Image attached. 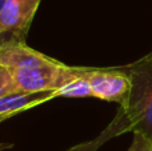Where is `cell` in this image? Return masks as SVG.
<instances>
[{
	"instance_id": "cell-1",
	"label": "cell",
	"mask_w": 152,
	"mask_h": 151,
	"mask_svg": "<svg viewBox=\"0 0 152 151\" xmlns=\"http://www.w3.org/2000/svg\"><path fill=\"white\" fill-rule=\"evenodd\" d=\"M132 92L127 108L129 131L152 142V60L144 59L132 67ZM121 108V107H120Z\"/></svg>"
},
{
	"instance_id": "cell-2",
	"label": "cell",
	"mask_w": 152,
	"mask_h": 151,
	"mask_svg": "<svg viewBox=\"0 0 152 151\" xmlns=\"http://www.w3.org/2000/svg\"><path fill=\"white\" fill-rule=\"evenodd\" d=\"M91 68L69 67L67 64L51 59L37 66L26 67L11 71L18 91L39 92V91H58L67 83L86 75Z\"/></svg>"
},
{
	"instance_id": "cell-3",
	"label": "cell",
	"mask_w": 152,
	"mask_h": 151,
	"mask_svg": "<svg viewBox=\"0 0 152 151\" xmlns=\"http://www.w3.org/2000/svg\"><path fill=\"white\" fill-rule=\"evenodd\" d=\"M94 98L115 102L121 108H127L132 92V80L129 74L118 70L91 68L87 74Z\"/></svg>"
},
{
	"instance_id": "cell-4",
	"label": "cell",
	"mask_w": 152,
	"mask_h": 151,
	"mask_svg": "<svg viewBox=\"0 0 152 151\" xmlns=\"http://www.w3.org/2000/svg\"><path fill=\"white\" fill-rule=\"evenodd\" d=\"M40 3L42 0H7L0 12V35L11 32L23 40Z\"/></svg>"
},
{
	"instance_id": "cell-5",
	"label": "cell",
	"mask_w": 152,
	"mask_h": 151,
	"mask_svg": "<svg viewBox=\"0 0 152 151\" xmlns=\"http://www.w3.org/2000/svg\"><path fill=\"white\" fill-rule=\"evenodd\" d=\"M52 58L28 47L21 39H12L0 44V67L13 71L50 62Z\"/></svg>"
},
{
	"instance_id": "cell-6",
	"label": "cell",
	"mask_w": 152,
	"mask_h": 151,
	"mask_svg": "<svg viewBox=\"0 0 152 151\" xmlns=\"http://www.w3.org/2000/svg\"><path fill=\"white\" fill-rule=\"evenodd\" d=\"M55 98H58L56 91H39V92L16 91L7 94L4 96H0V118L5 120L18 112L32 108Z\"/></svg>"
},
{
	"instance_id": "cell-7",
	"label": "cell",
	"mask_w": 152,
	"mask_h": 151,
	"mask_svg": "<svg viewBox=\"0 0 152 151\" xmlns=\"http://www.w3.org/2000/svg\"><path fill=\"white\" fill-rule=\"evenodd\" d=\"M129 131V122L127 119L126 114H124L123 108H119V112L116 115V118L112 120L110 126L100 134L97 138H95L94 141L84 142V143L76 144V146L71 147L67 151H97L102 144H104L108 139L113 138L116 135H120L123 133H128Z\"/></svg>"
},
{
	"instance_id": "cell-8",
	"label": "cell",
	"mask_w": 152,
	"mask_h": 151,
	"mask_svg": "<svg viewBox=\"0 0 152 151\" xmlns=\"http://www.w3.org/2000/svg\"><path fill=\"white\" fill-rule=\"evenodd\" d=\"M87 74L67 83L61 88H59L56 91V96H63V98H94L91 86H89V82L87 79Z\"/></svg>"
},
{
	"instance_id": "cell-9",
	"label": "cell",
	"mask_w": 152,
	"mask_h": 151,
	"mask_svg": "<svg viewBox=\"0 0 152 151\" xmlns=\"http://www.w3.org/2000/svg\"><path fill=\"white\" fill-rule=\"evenodd\" d=\"M16 91H18V88H16L15 80H13L11 72L0 67V96H4L11 92H16Z\"/></svg>"
},
{
	"instance_id": "cell-10",
	"label": "cell",
	"mask_w": 152,
	"mask_h": 151,
	"mask_svg": "<svg viewBox=\"0 0 152 151\" xmlns=\"http://www.w3.org/2000/svg\"><path fill=\"white\" fill-rule=\"evenodd\" d=\"M128 151H152V142L139 134H134V142Z\"/></svg>"
},
{
	"instance_id": "cell-11",
	"label": "cell",
	"mask_w": 152,
	"mask_h": 151,
	"mask_svg": "<svg viewBox=\"0 0 152 151\" xmlns=\"http://www.w3.org/2000/svg\"><path fill=\"white\" fill-rule=\"evenodd\" d=\"M5 1H7V0H0V12H1V10H3V7H4Z\"/></svg>"
},
{
	"instance_id": "cell-12",
	"label": "cell",
	"mask_w": 152,
	"mask_h": 151,
	"mask_svg": "<svg viewBox=\"0 0 152 151\" xmlns=\"http://www.w3.org/2000/svg\"><path fill=\"white\" fill-rule=\"evenodd\" d=\"M4 147H11V144H0V150L4 149Z\"/></svg>"
},
{
	"instance_id": "cell-13",
	"label": "cell",
	"mask_w": 152,
	"mask_h": 151,
	"mask_svg": "<svg viewBox=\"0 0 152 151\" xmlns=\"http://www.w3.org/2000/svg\"><path fill=\"white\" fill-rule=\"evenodd\" d=\"M3 120H4V119H3V118H0V122H3Z\"/></svg>"
}]
</instances>
